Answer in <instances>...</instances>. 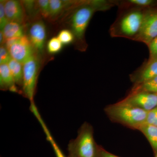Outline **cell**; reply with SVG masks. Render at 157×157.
I'll use <instances>...</instances> for the list:
<instances>
[{"instance_id":"603a6c76","label":"cell","mask_w":157,"mask_h":157,"mask_svg":"<svg viewBox=\"0 0 157 157\" xmlns=\"http://www.w3.org/2000/svg\"><path fill=\"white\" fill-rule=\"evenodd\" d=\"M11 59L9 50L4 45L0 47V65L8 64Z\"/></svg>"},{"instance_id":"4316f807","label":"cell","mask_w":157,"mask_h":157,"mask_svg":"<svg viewBox=\"0 0 157 157\" xmlns=\"http://www.w3.org/2000/svg\"><path fill=\"white\" fill-rule=\"evenodd\" d=\"M98 157H120L115 155L112 154L106 150L104 149L103 147L99 146V152H98Z\"/></svg>"},{"instance_id":"ba28073f","label":"cell","mask_w":157,"mask_h":157,"mask_svg":"<svg viewBox=\"0 0 157 157\" xmlns=\"http://www.w3.org/2000/svg\"><path fill=\"white\" fill-rule=\"evenodd\" d=\"M34 49L29 37L25 35L14 42L8 50L11 58L23 64L35 55Z\"/></svg>"},{"instance_id":"484cf974","label":"cell","mask_w":157,"mask_h":157,"mask_svg":"<svg viewBox=\"0 0 157 157\" xmlns=\"http://www.w3.org/2000/svg\"><path fill=\"white\" fill-rule=\"evenodd\" d=\"M157 118V107L147 112L145 124L153 125Z\"/></svg>"},{"instance_id":"2e32d148","label":"cell","mask_w":157,"mask_h":157,"mask_svg":"<svg viewBox=\"0 0 157 157\" xmlns=\"http://www.w3.org/2000/svg\"><path fill=\"white\" fill-rule=\"evenodd\" d=\"M37 119L38 120V121L39 122V123L41 124V126L42 127V128L43 129V131L45 133V136L46 137V139L48 140V142L51 144L53 148L55 154L56 155V157H66L65 156L63 151H62L60 149V147H59L58 145L54 140L53 137L52 136L50 132H49V130H48V128L46 126V124L44 122L43 120L42 119V117L40 115H38L36 117Z\"/></svg>"},{"instance_id":"4fadbf2b","label":"cell","mask_w":157,"mask_h":157,"mask_svg":"<svg viewBox=\"0 0 157 157\" xmlns=\"http://www.w3.org/2000/svg\"><path fill=\"white\" fill-rule=\"evenodd\" d=\"M6 39L11 38H21L25 36L22 24L15 21H9L3 29Z\"/></svg>"},{"instance_id":"83f0119b","label":"cell","mask_w":157,"mask_h":157,"mask_svg":"<svg viewBox=\"0 0 157 157\" xmlns=\"http://www.w3.org/2000/svg\"><path fill=\"white\" fill-rule=\"evenodd\" d=\"M6 38H5L3 32L1 30L0 31V44H1V45H3V44L6 42Z\"/></svg>"},{"instance_id":"277c9868","label":"cell","mask_w":157,"mask_h":157,"mask_svg":"<svg viewBox=\"0 0 157 157\" xmlns=\"http://www.w3.org/2000/svg\"><path fill=\"white\" fill-rule=\"evenodd\" d=\"M144 11L135 9L125 14L118 24V33L121 36L131 38L132 40L140 31L143 22Z\"/></svg>"},{"instance_id":"52a82bcc","label":"cell","mask_w":157,"mask_h":157,"mask_svg":"<svg viewBox=\"0 0 157 157\" xmlns=\"http://www.w3.org/2000/svg\"><path fill=\"white\" fill-rule=\"evenodd\" d=\"M122 101L148 112L157 107V94L146 92H131Z\"/></svg>"},{"instance_id":"ac0fdd59","label":"cell","mask_w":157,"mask_h":157,"mask_svg":"<svg viewBox=\"0 0 157 157\" xmlns=\"http://www.w3.org/2000/svg\"><path fill=\"white\" fill-rule=\"evenodd\" d=\"M68 3V1L50 0V17L57 16L60 14Z\"/></svg>"},{"instance_id":"d4e9b609","label":"cell","mask_w":157,"mask_h":157,"mask_svg":"<svg viewBox=\"0 0 157 157\" xmlns=\"http://www.w3.org/2000/svg\"><path fill=\"white\" fill-rule=\"evenodd\" d=\"M149 51L148 60L157 59V36L147 45Z\"/></svg>"},{"instance_id":"8fae6325","label":"cell","mask_w":157,"mask_h":157,"mask_svg":"<svg viewBox=\"0 0 157 157\" xmlns=\"http://www.w3.org/2000/svg\"><path fill=\"white\" fill-rule=\"evenodd\" d=\"M5 10L9 21H15L21 24L23 22L24 11L21 2L15 0L5 1Z\"/></svg>"},{"instance_id":"f546056e","label":"cell","mask_w":157,"mask_h":157,"mask_svg":"<svg viewBox=\"0 0 157 157\" xmlns=\"http://www.w3.org/2000/svg\"><path fill=\"white\" fill-rule=\"evenodd\" d=\"M155 157H157V153L155 154Z\"/></svg>"},{"instance_id":"e0dca14e","label":"cell","mask_w":157,"mask_h":157,"mask_svg":"<svg viewBox=\"0 0 157 157\" xmlns=\"http://www.w3.org/2000/svg\"><path fill=\"white\" fill-rule=\"evenodd\" d=\"M146 92L157 94V76L138 85L134 86L131 92Z\"/></svg>"},{"instance_id":"44dd1931","label":"cell","mask_w":157,"mask_h":157,"mask_svg":"<svg viewBox=\"0 0 157 157\" xmlns=\"http://www.w3.org/2000/svg\"><path fill=\"white\" fill-rule=\"evenodd\" d=\"M37 6L40 13L44 18L50 17V3L48 0H39L37 1Z\"/></svg>"},{"instance_id":"6da1fadb","label":"cell","mask_w":157,"mask_h":157,"mask_svg":"<svg viewBox=\"0 0 157 157\" xmlns=\"http://www.w3.org/2000/svg\"><path fill=\"white\" fill-rule=\"evenodd\" d=\"M107 116L113 121L130 128L138 130L145 124L147 111L133 107L121 101L104 108Z\"/></svg>"},{"instance_id":"3957f363","label":"cell","mask_w":157,"mask_h":157,"mask_svg":"<svg viewBox=\"0 0 157 157\" xmlns=\"http://www.w3.org/2000/svg\"><path fill=\"white\" fill-rule=\"evenodd\" d=\"M22 92L30 103L34 102L39 70V60L35 55L23 64Z\"/></svg>"},{"instance_id":"7402d4cb","label":"cell","mask_w":157,"mask_h":157,"mask_svg":"<svg viewBox=\"0 0 157 157\" xmlns=\"http://www.w3.org/2000/svg\"><path fill=\"white\" fill-rule=\"evenodd\" d=\"M155 1L152 0H130L128 3L131 5L137 6L138 8H149L154 5Z\"/></svg>"},{"instance_id":"7a4b0ae2","label":"cell","mask_w":157,"mask_h":157,"mask_svg":"<svg viewBox=\"0 0 157 157\" xmlns=\"http://www.w3.org/2000/svg\"><path fill=\"white\" fill-rule=\"evenodd\" d=\"M99 146L94 138L93 127L85 122L79 128L76 138L69 142L67 157H98Z\"/></svg>"},{"instance_id":"ffe728a7","label":"cell","mask_w":157,"mask_h":157,"mask_svg":"<svg viewBox=\"0 0 157 157\" xmlns=\"http://www.w3.org/2000/svg\"><path fill=\"white\" fill-rule=\"evenodd\" d=\"M57 37L63 45H68L73 42L74 35L69 30L63 29L60 31Z\"/></svg>"},{"instance_id":"30bf717a","label":"cell","mask_w":157,"mask_h":157,"mask_svg":"<svg viewBox=\"0 0 157 157\" xmlns=\"http://www.w3.org/2000/svg\"><path fill=\"white\" fill-rule=\"evenodd\" d=\"M157 76V59L148 60L143 68L131 76L134 86L138 85Z\"/></svg>"},{"instance_id":"f1b7e54d","label":"cell","mask_w":157,"mask_h":157,"mask_svg":"<svg viewBox=\"0 0 157 157\" xmlns=\"http://www.w3.org/2000/svg\"><path fill=\"white\" fill-rule=\"evenodd\" d=\"M152 125L156 126H157V118L156 120L155 121V122L154 124L153 125Z\"/></svg>"},{"instance_id":"5b68a950","label":"cell","mask_w":157,"mask_h":157,"mask_svg":"<svg viewBox=\"0 0 157 157\" xmlns=\"http://www.w3.org/2000/svg\"><path fill=\"white\" fill-rule=\"evenodd\" d=\"M157 36V8L144 11V16L140 31L133 40L148 45Z\"/></svg>"},{"instance_id":"cb8c5ba5","label":"cell","mask_w":157,"mask_h":157,"mask_svg":"<svg viewBox=\"0 0 157 157\" xmlns=\"http://www.w3.org/2000/svg\"><path fill=\"white\" fill-rule=\"evenodd\" d=\"M5 1H0V29L2 30L6 25L9 22L5 10Z\"/></svg>"},{"instance_id":"5bb4252c","label":"cell","mask_w":157,"mask_h":157,"mask_svg":"<svg viewBox=\"0 0 157 157\" xmlns=\"http://www.w3.org/2000/svg\"><path fill=\"white\" fill-rule=\"evenodd\" d=\"M138 130L142 132L146 137L154 154L157 153V126L145 124Z\"/></svg>"},{"instance_id":"9c48e42d","label":"cell","mask_w":157,"mask_h":157,"mask_svg":"<svg viewBox=\"0 0 157 157\" xmlns=\"http://www.w3.org/2000/svg\"><path fill=\"white\" fill-rule=\"evenodd\" d=\"M30 41L34 48L42 52L45 46L46 37L45 25L42 21H37L32 25L29 30Z\"/></svg>"},{"instance_id":"d6986e66","label":"cell","mask_w":157,"mask_h":157,"mask_svg":"<svg viewBox=\"0 0 157 157\" xmlns=\"http://www.w3.org/2000/svg\"><path fill=\"white\" fill-rule=\"evenodd\" d=\"M63 45V44L58 37H52L47 43V51L51 54L58 53L61 50Z\"/></svg>"},{"instance_id":"8992f818","label":"cell","mask_w":157,"mask_h":157,"mask_svg":"<svg viewBox=\"0 0 157 157\" xmlns=\"http://www.w3.org/2000/svg\"><path fill=\"white\" fill-rule=\"evenodd\" d=\"M96 8L85 6L75 11L71 18V27L74 36L78 39H82L85 33Z\"/></svg>"},{"instance_id":"9a60e30c","label":"cell","mask_w":157,"mask_h":157,"mask_svg":"<svg viewBox=\"0 0 157 157\" xmlns=\"http://www.w3.org/2000/svg\"><path fill=\"white\" fill-rule=\"evenodd\" d=\"M8 65L16 84L22 86L23 70L22 64L11 58Z\"/></svg>"},{"instance_id":"7c38bea8","label":"cell","mask_w":157,"mask_h":157,"mask_svg":"<svg viewBox=\"0 0 157 157\" xmlns=\"http://www.w3.org/2000/svg\"><path fill=\"white\" fill-rule=\"evenodd\" d=\"M0 87L2 90L19 93L8 64L0 65Z\"/></svg>"}]
</instances>
